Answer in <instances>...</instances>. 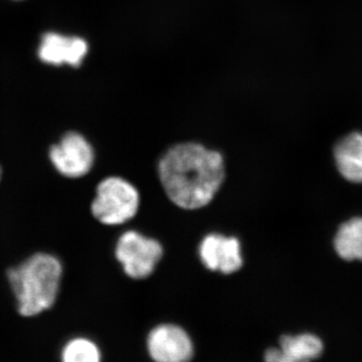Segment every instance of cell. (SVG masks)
<instances>
[{"mask_svg":"<svg viewBox=\"0 0 362 362\" xmlns=\"http://www.w3.org/2000/svg\"><path fill=\"white\" fill-rule=\"evenodd\" d=\"M322 340L312 333L283 335L279 347L267 350L265 362H312L322 354Z\"/></svg>","mask_w":362,"mask_h":362,"instance_id":"cell-9","label":"cell"},{"mask_svg":"<svg viewBox=\"0 0 362 362\" xmlns=\"http://www.w3.org/2000/svg\"><path fill=\"white\" fill-rule=\"evenodd\" d=\"M334 247L343 259L362 261V218H352L340 226Z\"/></svg>","mask_w":362,"mask_h":362,"instance_id":"cell-11","label":"cell"},{"mask_svg":"<svg viewBox=\"0 0 362 362\" xmlns=\"http://www.w3.org/2000/svg\"><path fill=\"white\" fill-rule=\"evenodd\" d=\"M334 158L345 180L362 183V133H351L342 138L335 146Z\"/></svg>","mask_w":362,"mask_h":362,"instance_id":"cell-10","label":"cell"},{"mask_svg":"<svg viewBox=\"0 0 362 362\" xmlns=\"http://www.w3.org/2000/svg\"><path fill=\"white\" fill-rule=\"evenodd\" d=\"M49 159L62 175L78 178L89 173L94 164L95 154L84 136L69 132L58 144L52 145Z\"/></svg>","mask_w":362,"mask_h":362,"instance_id":"cell-5","label":"cell"},{"mask_svg":"<svg viewBox=\"0 0 362 362\" xmlns=\"http://www.w3.org/2000/svg\"><path fill=\"white\" fill-rule=\"evenodd\" d=\"M62 362H101V352L90 339L78 337L64 346Z\"/></svg>","mask_w":362,"mask_h":362,"instance_id":"cell-12","label":"cell"},{"mask_svg":"<svg viewBox=\"0 0 362 362\" xmlns=\"http://www.w3.org/2000/svg\"><path fill=\"white\" fill-rule=\"evenodd\" d=\"M88 52L86 40L77 37H66L57 33L42 35L37 57L42 63L62 66L68 64L78 66Z\"/></svg>","mask_w":362,"mask_h":362,"instance_id":"cell-8","label":"cell"},{"mask_svg":"<svg viewBox=\"0 0 362 362\" xmlns=\"http://www.w3.org/2000/svg\"><path fill=\"white\" fill-rule=\"evenodd\" d=\"M61 262L52 255H33L7 273L21 315L32 317L49 310L56 302L61 283Z\"/></svg>","mask_w":362,"mask_h":362,"instance_id":"cell-2","label":"cell"},{"mask_svg":"<svg viewBox=\"0 0 362 362\" xmlns=\"http://www.w3.org/2000/svg\"><path fill=\"white\" fill-rule=\"evenodd\" d=\"M139 206V194L127 180L108 177L99 183L92 202V214L100 223L118 226L134 218Z\"/></svg>","mask_w":362,"mask_h":362,"instance_id":"cell-3","label":"cell"},{"mask_svg":"<svg viewBox=\"0 0 362 362\" xmlns=\"http://www.w3.org/2000/svg\"><path fill=\"white\" fill-rule=\"evenodd\" d=\"M199 257L209 270L223 274L235 273L243 266L239 240L218 233L207 235L202 240Z\"/></svg>","mask_w":362,"mask_h":362,"instance_id":"cell-7","label":"cell"},{"mask_svg":"<svg viewBox=\"0 0 362 362\" xmlns=\"http://www.w3.org/2000/svg\"><path fill=\"white\" fill-rule=\"evenodd\" d=\"M159 178L170 201L185 209L207 206L225 178V163L218 152L197 143H182L161 157Z\"/></svg>","mask_w":362,"mask_h":362,"instance_id":"cell-1","label":"cell"},{"mask_svg":"<svg viewBox=\"0 0 362 362\" xmlns=\"http://www.w3.org/2000/svg\"><path fill=\"white\" fill-rule=\"evenodd\" d=\"M1 173H2L1 168H0V178H1Z\"/></svg>","mask_w":362,"mask_h":362,"instance_id":"cell-13","label":"cell"},{"mask_svg":"<svg viewBox=\"0 0 362 362\" xmlns=\"http://www.w3.org/2000/svg\"><path fill=\"white\" fill-rule=\"evenodd\" d=\"M147 350L154 362H189L194 352L192 338L175 324H161L150 331Z\"/></svg>","mask_w":362,"mask_h":362,"instance_id":"cell-6","label":"cell"},{"mask_svg":"<svg viewBox=\"0 0 362 362\" xmlns=\"http://www.w3.org/2000/svg\"><path fill=\"white\" fill-rule=\"evenodd\" d=\"M162 254L163 249L159 242L135 230L124 233L116 245V258L122 264L126 275L132 279L151 275Z\"/></svg>","mask_w":362,"mask_h":362,"instance_id":"cell-4","label":"cell"}]
</instances>
